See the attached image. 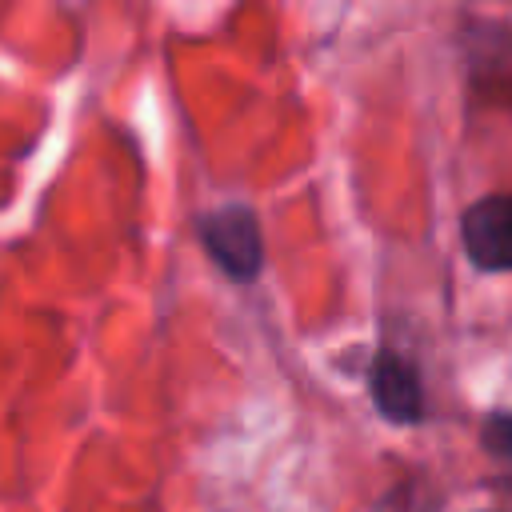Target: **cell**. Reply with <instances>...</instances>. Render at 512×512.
I'll list each match as a JSON object with an SVG mask.
<instances>
[{"mask_svg":"<svg viewBox=\"0 0 512 512\" xmlns=\"http://www.w3.org/2000/svg\"><path fill=\"white\" fill-rule=\"evenodd\" d=\"M200 240L208 256L232 276V280H252L264 260V240H260V220L244 204H224L200 220Z\"/></svg>","mask_w":512,"mask_h":512,"instance_id":"6da1fadb","label":"cell"},{"mask_svg":"<svg viewBox=\"0 0 512 512\" xmlns=\"http://www.w3.org/2000/svg\"><path fill=\"white\" fill-rule=\"evenodd\" d=\"M460 240L476 268L512 272V192L480 196L460 216Z\"/></svg>","mask_w":512,"mask_h":512,"instance_id":"7a4b0ae2","label":"cell"},{"mask_svg":"<svg viewBox=\"0 0 512 512\" xmlns=\"http://www.w3.org/2000/svg\"><path fill=\"white\" fill-rule=\"evenodd\" d=\"M368 388H372L376 408L388 420H400V424L420 420V412H424L420 376L400 352H376V360L368 368Z\"/></svg>","mask_w":512,"mask_h":512,"instance_id":"3957f363","label":"cell"},{"mask_svg":"<svg viewBox=\"0 0 512 512\" xmlns=\"http://www.w3.org/2000/svg\"><path fill=\"white\" fill-rule=\"evenodd\" d=\"M484 448L496 456H512V412H496L484 424Z\"/></svg>","mask_w":512,"mask_h":512,"instance_id":"277c9868","label":"cell"},{"mask_svg":"<svg viewBox=\"0 0 512 512\" xmlns=\"http://www.w3.org/2000/svg\"><path fill=\"white\" fill-rule=\"evenodd\" d=\"M376 512H432V508H428V500L420 496L416 484H404V488H392V492L380 500Z\"/></svg>","mask_w":512,"mask_h":512,"instance_id":"5b68a950","label":"cell"}]
</instances>
